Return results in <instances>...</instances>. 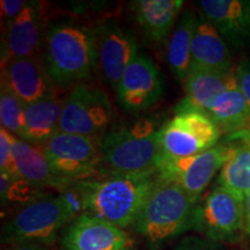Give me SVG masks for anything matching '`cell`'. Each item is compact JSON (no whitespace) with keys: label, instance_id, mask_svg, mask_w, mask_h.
<instances>
[{"label":"cell","instance_id":"6da1fadb","mask_svg":"<svg viewBox=\"0 0 250 250\" xmlns=\"http://www.w3.org/2000/svg\"><path fill=\"white\" fill-rule=\"evenodd\" d=\"M42 61L57 87L86 83L94 72L98 73L93 27L73 18L50 21L43 43Z\"/></svg>","mask_w":250,"mask_h":250},{"label":"cell","instance_id":"7a4b0ae2","mask_svg":"<svg viewBox=\"0 0 250 250\" xmlns=\"http://www.w3.org/2000/svg\"><path fill=\"white\" fill-rule=\"evenodd\" d=\"M159 171L108 175L77 182L83 212L121 228H131L154 188Z\"/></svg>","mask_w":250,"mask_h":250},{"label":"cell","instance_id":"3957f363","mask_svg":"<svg viewBox=\"0 0 250 250\" xmlns=\"http://www.w3.org/2000/svg\"><path fill=\"white\" fill-rule=\"evenodd\" d=\"M83 212V198L76 183L58 196L44 193L13 212L1 228V243L39 242L50 246L72 220Z\"/></svg>","mask_w":250,"mask_h":250},{"label":"cell","instance_id":"277c9868","mask_svg":"<svg viewBox=\"0 0 250 250\" xmlns=\"http://www.w3.org/2000/svg\"><path fill=\"white\" fill-rule=\"evenodd\" d=\"M160 129L161 125L158 126L149 118L110 127L99 139L103 176L158 170Z\"/></svg>","mask_w":250,"mask_h":250},{"label":"cell","instance_id":"5b68a950","mask_svg":"<svg viewBox=\"0 0 250 250\" xmlns=\"http://www.w3.org/2000/svg\"><path fill=\"white\" fill-rule=\"evenodd\" d=\"M196 206L182 188L159 176L131 228L152 250L161 248L192 230Z\"/></svg>","mask_w":250,"mask_h":250},{"label":"cell","instance_id":"8992f818","mask_svg":"<svg viewBox=\"0 0 250 250\" xmlns=\"http://www.w3.org/2000/svg\"><path fill=\"white\" fill-rule=\"evenodd\" d=\"M192 230L215 243H237L246 239L245 203L217 184L197 203Z\"/></svg>","mask_w":250,"mask_h":250},{"label":"cell","instance_id":"52a82bcc","mask_svg":"<svg viewBox=\"0 0 250 250\" xmlns=\"http://www.w3.org/2000/svg\"><path fill=\"white\" fill-rule=\"evenodd\" d=\"M221 130L206 111L184 109L175 111L161 125L160 160L188 158L206 152L220 143Z\"/></svg>","mask_w":250,"mask_h":250},{"label":"cell","instance_id":"ba28073f","mask_svg":"<svg viewBox=\"0 0 250 250\" xmlns=\"http://www.w3.org/2000/svg\"><path fill=\"white\" fill-rule=\"evenodd\" d=\"M62 100L59 132L100 139L110 129L115 112L105 90L81 83L72 87Z\"/></svg>","mask_w":250,"mask_h":250},{"label":"cell","instance_id":"9c48e42d","mask_svg":"<svg viewBox=\"0 0 250 250\" xmlns=\"http://www.w3.org/2000/svg\"><path fill=\"white\" fill-rule=\"evenodd\" d=\"M236 146L235 137H227L217 146L199 154L160 160L159 176L173 181L182 188L193 202L198 203L215 174L218 171L220 173L225 164L232 158Z\"/></svg>","mask_w":250,"mask_h":250},{"label":"cell","instance_id":"30bf717a","mask_svg":"<svg viewBox=\"0 0 250 250\" xmlns=\"http://www.w3.org/2000/svg\"><path fill=\"white\" fill-rule=\"evenodd\" d=\"M42 146L55 173L68 183L103 176L99 139L58 132Z\"/></svg>","mask_w":250,"mask_h":250},{"label":"cell","instance_id":"8fae6325","mask_svg":"<svg viewBox=\"0 0 250 250\" xmlns=\"http://www.w3.org/2000/svg\"><path fill=\"white\" fill-rule=\"evenodd\" d=\"M98 73L105 85L116 88L125 68L139 54L136 33L116 17L104 18L93 27Z\"/></svg>","mask_w":250,"mask_h":250},{"label":"cell","instance_id":"7c38bea8","mask_svg":"<svg viewBox=\"0 0 250 250\" xmlns=\"http://www.w3.org/2000/svg\"><path fill=\"white\" fill-rule=\"evenodd\" d=\"M115 92L123 110L134 114L146 111L164 95V76L151 56L140 50L125 68Z\"/></svg>","mask_w":250,"mask_h":250},{"label":"cell","instance_id":"4fadbf2b","mask_svg":"<svg viewBox=\"0 0 250 250\" xmlns=\"http://www.w3.org/2000/svg\"><path fill=\"white\" fill-rule=\"evenodd\" d=\"M48 24L42 2L28 1L22 13L5 24L1 64L12 59L42 57Z\"/></svg>","mask_w":250,"mask_h":250},{"label":"cell","instance_id":"5bb4252c","mask_svg":"<svg viewBox=\"0 0 250 250\" xmlns=\"http://www.w3.org/2000/svg\"><path fill=\"white\" fill-rule=\"evenodd\" d=\"M134 240L124 228L83 212L65 228L62 250H132Z\"/></svg>","mask_w":250,"mask_h":250},{"label":"cell","instance_id":"9a60e30c","mask_svg":"<svg viewBox=\"0 0 250 250\" xmlns=\"http://www.w3.org/2000/svg\"><path fill=\"white\" fill-rule=\"evenodd\" d=\"M1 85L24 105L57 96V86L46 72L42 57L12 59L1 64Z\"/></svg>","mask_w":250,"mask_h":250},{"label":"cell","instance_id":"2e32d148","mask_svg":"<svg viewBox=\"0 0 250 250\" xmlns=\"http://www.w3.org/2000/svg\"><path fill=\"white\" fill-rule=\"evenodd\" d=\"M196 6L229 48L250 49V0H199Z\"/></svg>","mask_w":250,"mask_h":250},{"label":"cell","instance_id":"e0dca14e","mask_svg":"<svg viewBox=\"0 0 250 250\" xmlns=\"http://www.w3.org/2000/svg\"><path fill=\"white\" fill-rule=\"evenodd\" d=\"M182 0H136L129 8L144 39L154 48H166L183 12Z\"/></svg>","mask_w":250,"mask_h":250},{"label":"cell","instance_id":"ac0fdd59","mask_svg":"<svg viewBox=\"0 0 250 250\" xmlns=\"http://www.w3.org/2000/svg\"><path fill=\"white\" fill-rule=\"evenodd\" d=\"M15 175L42 189L52 188L62 192L72 184L55 173L41 144L17 138L13 151Z\"/></svg>","mask_w":250,"mask_h":250},{"label":"cell","instance_id":"d6986e66","mask_svg":"<svg viewBox=\"0 0 250 250\" xmlns=\"http://www.w3.org/2000/svg\"><path fill=\"white\" fill-rule=\"evenodd\" d=\"M191 66L218 72L234 70L232 52L210 21L198 13L191 44Z\"/></svg>","mask_w":250,"mask_h":250},{"label":"cell","instance_id":"ffe728a7","mask_svg":"<svg viewBox=\"0 0 250 250\" xmlns=\"http://www.w3.org/2000/svg\"><path fill=\"white\" fill-rule=\"evenodd\" d=\"M234 70L218 72L191 66L184 80V98L177 103L174 111L184 109H197L208 111L215 99L227 88Z\"/></svg>","mask_w":250,"mask_h":250},{"label":"cell","instance_id":"44dd1931","mask_svg":"<svg viewBox=\"0 0 250 250\" xmlns=\"http://www.w3.org/2000/svg\"><path fill=\"white\" fill-rule=\"evenodd\" d=\"M208 114L227 137L250 131V107L237 85L235 71L227 88L215 99Z\"/></svg>","mask_w":250,"mask_h":250},{"label":"cell","instance_id":"7402d4cb","mask_svg":"<svg viewBox=\"0 0 250 250\" xmlns=\"http://www.w3.org/2000/svg\"><path fill=\"white\" fill-rule=\"evenodd\" d=\"M198 13L188 7L181 13L166 46V62L176 80L184 83L191 68V44Z\"/></svg>","mask_w":250,"mask_h":250},{"label":"cell","instance_id":"603a6c76","mask_svg":"<svg viewBox=\"0 0 250 250\" xmlns=\"http://www.w3.org/2000/svg\"><path fill=\"white\" fill-rule=\"evenodd\" d=\"M64 100L58 96L26 105V126L22 139L29 143L44 144L59 132Z\"/></svg>","mask_w":250,"mask_h":250},{"label":"cell","instance_id":"cb8c5ba5","mask_svg":"<svg viewBox=\"0 0 250 250\" xmlns=\"http://www.w3.org/2000/svg\"><path fill=\"white\" fill-rule=\"evenodd\" d=\"M237 146L218 176L219 186L226 188L245 203L250 189V131L235 134Z\"/></svg>","mask_w":250,"mask_h":250},{"label":"cell","instance_id":"d4e9b609","mask_svg":"<svg viewBox=\"0 0 250 250\" xmlns=\"http://www.w3.org/2000/svg\"><path fill=\"white\" fill-rule=\"evenodd\" d=\"M46 193L42 188L34 186L14 175L0 173V199L1 206H22Z\"/></svg>","mask_w":250,"mask_h":250},{"label":"cell","instance_id":"484cf974","mask_svg":"<svg viewBox=\"0 0 250 250\" xmlns=\"http://www.w3.org/2000/svg\"><path fill=\"white\" fill-rule=\"evenodd\" d=\"M0 122L1 127L22 139L26 126V105L2 85L0 89Z\"/></svg>","mask_w":250,"mask_h":250},{"label":"cell","instance_id":"4316f807","mask_svg":"<svg viewBox=\"0 0 250 250\" xmlns=\"http://www.w3.org/2000/svg\"><path fill=\"white\" fill-rule=\"evenodd\" d=\"M18 137L4 127L0 129V173L15 175L13 151Z\"/></svg>","mask_w":250,"mask_h":250},{"label":"cell","instance_id":"83f0119b","mask_svg":"<svg viewBox=\"0 0 250 250\" xmlns=\"http://www.w3.org/2000/svg\"><path fill=\"white\" fill-rule=\"evenodd\" d=\"M174 250H226L220 243L211 242L204 237L186 236L177 243Z\"/></svg>","mask_w":250,"mask_h":250},{"label":"cell","instance_id":"f1b7e54d","mask_svg":"<svg viewBox=\"0 0 250 250\" xmlns=\"http://www.w3.org/2000/svg\"><path fill=\"white\" fill-rule=\"evenodd\" d=\"M235 78L240 89L245 95V98L250 107V59H243L234 67Z\"/></svg>","mask_w":250,"mask_h":250},{"label":"cell","instance_id":"f546056e","mask_svg":"<svg viewBox=\"0 0 250 250\" xmlns=\"http://www.w3.org/2000/svg\"><path fill=\"white\" fill-rule=\"evenodd\" d=\"M0 4H1L2 22L7 24L22 13L28 5V1L26 0H2Z\"/></svg>","mask_w":250,"mask_h":250},{"label":"cell","instance_id":"4dcf8cb0","mask_svg":"<svg viewBox=\"0 0 250 250\" xmlns=\"http://www.w3.org/2000/svg\"><path fill=\"white\" fill-rule=\"evenodd\" d=\"M5 250H50L49 246L39 242H20L7 246Z\"/></svg>","mask_w":250,"mask_h":250},{"label":"cell","instance_id":"1f68e13d","mask_svg":"<svg viewBox=\"0 0 250 250\" xmlns=\"http://www.w3.org/2000/svg\"><path fill=\"white\" fill-rule=\"evenodd\" d=\"M245 212H246V240L250 247V189L247 193L245 201Z\"/></svg>","mask_w":250,"mask_h":250}]
</instances>
